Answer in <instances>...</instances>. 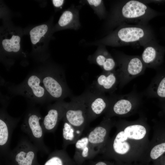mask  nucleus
I'll return each mask as SVG.
<instances>
[{
  "instance_id": "obj_2",
  "label": "nucleus",
  "mask_w": 165,
  "mask_h": 165,
  "mask_svg": "<svg viewBox=\"0 0 165 165\" xmlns=\"http://www.w3.org/2000/svg\"><path fill=\"white\" fill-rule=\"evenodd\" d=\"M155 39L153 31L147 25L123 24L105 37L88 43V45H103L112 47L131 45L144 47Z\"/></svg>"
},
{
  "instance_id": "obj_27",
  "label": "nucleus",
  "mask_w": 165,
  "mask_h": 165,
  "mask_svg": "<svg viewBox=\"0 0 165 165\" xmlns=\"http://www.w3.org/2000/svg\"><path fill=\"white\" fill-rule=\"evenodd\" d=\"M44 165H63V164L61 158L57 156H54L47 161Z\"/></svg>"
},
{
  "instance_id": "obj_13",
  "label": "nucleus",
  "mask_w": 165,
  "mask_h": 165,
  "mask_svg": "<svg viewBox=\"0 0 165 165\" xmlns=\"http://www.w3.org/2000/svg\"><path fill=\"white\" fill-rule=\"evenodd\" d=\"M44 85L47 91L53 97L58 99L64 95V90L61 82L53 77L48 76L43 80Z\"/></svg>"
},
{
  "instance_id": "obj_15",
  "label": "nucleus",
  "mask_w": 165,
  "mask_h": 165,
  "mask_svg": "<svg viewBox=\"0 0 165 165\" xmlns=\"http://www.w3.org/2000/svg\"><path fill=\"white\" fill-rule=\"evenodd\" d=\"M53 108L50 110L44 119L43 123L45 128L48 130L53 129L57 124L61 116V108Z\"/></svg>"
},
{
  "instance_id": "obj_31",
  "label": "nucleus",
  "mask_w": 165,
  "mask_h": 165,
  "mask_svg": "<svg viewBox=\"0 0 165 165\" xmlns=\"http://www.w3.org/2000/svg\"><path fill=\"white\" fill-rule=\"evenodd\" d=\"M161 102L162 103V104L163 105V107L164 108V110L165 111V100H160Z\"/></svg>"
},
{
  "instance_id": "obj_9",
  "label": "nucleus",
  "mask_w": 165,
  "mask_h": 165,
  "mask_svg": "<svg viewBox=\"0 0 165 165\" xmlns=\"http://www.w3.org/2000/svg\"><path fill=\"white\" fill-rule=\"evenodd\" d=\"M107 134L103 121L92 129L88 133V139L91 153L102 151Z\"/></svg>"
},
{
  "instance_id": "obj_26",
  "label": "nucleus",
  "mask_w": 165,
  "mask_h": 165,
  "mask_svg": "<svg viewBox=\"0 0 165 165\" xmlns=\"http://www.w3.org/2000/svg\"><path fill=\"white\" fill-rule=\"evenodd\" d=\"M8 130L6 123L1 119H0V145H5L8 138Z\"/></svg>"
},
{
  "instance_id": "obj_18",
  "label": "nucleus",
  "mask_w": 165,
  "mask_h": 165,
  "mask_svg": "<svg viewBox=\"0 0 165 165\" xmlns=\"http://www.w3.org/2000/svg\"><path fill=\"white\" fill-rule=\"evenodd\" d=\"M20 37L16 35H13L9 38L4 39L2 45L4 49L8 52H17L20 49Z\"/></svg>"
},
{
  "instance_id": "obj_17",
  "label": "nucleus",
  "mask_w": 165,
  "mask_h": 165,
  "mask_svg": "<svg viewBox=\"0 0 165 165\" xmlns=\"http://www.w3.org/2000/svg\"><path fill=\"white\" fill-rule=\"evenodd\" d=\"M82 133L77 131L69 123L65 122L63 129L62 135L64 139L70 144H75L79 139Z\"/></svg>"
},
{
  "instance_id": "obj_1",
  "label": "nucleus",
  "mask_w": 165,
  "mask_h": 165,
  "mask_svg": "<svg viewBox=\"0 0 165 165\" xmlns=\"http://www.w3.org/2000/svg\"><path fill=\"white\" fill-rule=\"evenodd\" d=\"M161 14L142 1H119L112 9L104 28L107 31L112 30L123 24L147 25L149 21Z\"/></svg>"
},
{
  "instance_id": "obj_23",
  "label": "nucleus",
  "mask_w": 165,
  "mask_h": 165,
  "mask_svg": "<svg viewBox=\"0 0 165 165\" xmlns=\"http://www.w3.org/2000/svg\"><path fill=\"white\" fill-rule=\"evenodd\" d=\"M40 118L35 115H32L29 118L28 122L33 136L37 138H41L42 135V131L40 125Z\"/></svg>"
},
{
  "instance_id": "obj_11",
  "label": "nucleus",
  "mask_w": 165,
  "mask_h": 165,
  "mask_svg": "<svg viewBox=\"0 0 165 165\" xmlns=\"http://www.w3.org/2000/svg\"><path fill=\"white\" fill-rule=\"evenodd\" d=\"M112 105L113 112L117 115H123L129 112L131 110L133 104L138 100L139 97L133 93L124 95L118 98L113 99Z\"/></svg>"
},
{
  "instance_id": "obj_12",
  "label": "nucleus",
  "mask_w": 165,
  "mask_h": 165,
  "mask_svg": "<svg viewBox=\"0 0 165 165\" xmlns=\"http://www.w3.org/2000/svg\"><path fill=\"white\" fill-rule=\"evenodd\" d=\"M147 94L152 97L165 100V69L158 72L147 90Z\"/></svg>"
},
{
  "instance_id": "obj_14",
  "label": "nucleus",
  "mask_w": 165,
  "mask_h": 165,
  "mask_svg": "<svg viewBox=\"0 0 165 165\" xmlns=\"http://www.w3.org/2000/svg\"><path fill=\"white\" fill-rule=\"evenodd\" d=\"M81 5H87L94 10V13L101 20L105 18L107 13L104 2L102 0H82L79 1Z\"/></svg>"
},
{
  "instance_id": "obj_20",
  "label": "nucleus",
  "mask_w": 165,
  "mask_h": 165,
  "mask_svg": "<svg viewBox=\"0 0 165 165\" xmlns=\"http://www.w3.org/2000/svg\"><path fill=\"white\" fill-rule=\"evenodd\" d=\"M48 29L47 26L45 24L37 26L31 29L30 31V35L32 44L35 45L38 43L46 34Z\"/></svg>"
},
{
  "instance_id": "obj_16",
  "label": "nucleus",
  "mask_w": 165,
  "mask_h": 165,
  "mask_svg": "<svg viewBox=\"0 0 165 165\" xmlns=\"http://www.w3.org/2000/svg\"><path fill=\"white\" fill-rule=\"evenodd\" d=\"M128 138L135 140H140L145 136L146 133L145 128L140 125L129 126L124 130Z\"/></svg>"
},
{
  "instance_id": "obj_4",
  "label": "nucleus",
  "mask_w": 165,
  "mask_h": 165,
  "mask_svg": "<svg viewBox=\"0 0 165 165\" xmlns=\"http://www.w3.org/2000/svg\"><path fill=\"white\" fill-rule=\"evenodd\" d=\"M117 58L119 68L116 72L121 87L141 75L146 68L139 56L118 55Z\"/></svg>"
},
{
  "instance_id": "obj_6",
  "label": "nucleus",
  "mask_w": 165,
  "mask_h": 165,
  "mask_svg": "<svg viewBox=\"0 0 165 165\" xmlns=\"http://www.w3.org/2000/svg\"><path fill=\"white\" fill-rule=\"evenodd\" d=\"M141 59L146 68L158 69L163 64L165 49L155 39L144 47Z\"/></svg>"
},
{
  "instance_id": "obj_22",
  "label": "nucleus",
  "mask_w": 165,
  "mask_h": 165,
  "mask_svg": "<svg viewBox=\"0 0 165 165\" xmlns=\"http://www.w3.org/2000/svg\"><path fill=\"white\" fill-rule=\"evenodd\" d=\"M34 157V153L32 151H21L16 155L15 160L18 165H31Z\"/></svg>"
},
{
  "instance_id": "obj_7",
  "label": "nucleus",
  "mask_w": 165,
  "mask_h": 165,
  "mask_svg": "<svg viewBox=\"0 0 165 165\" xmlns=\"http://www.w3.org/2000/svg\"><path fill=\"white\" fill-rule=\"evenodd\" d=\"M82 6L73 5L64 11L61 16L54 30L65 29L79 30L81 27L79 11Z\"/></svg>"
},
{
  "instance_id": "obj_5",
  "label": "nucleus",
  "mask_w": 165,
  "mask_h": 165,
  "mask_svg": "<svg viewBox=\"0 0 165 165\" xmlns=\"http://www.w3.org/2000/svg\"><path fill=\"white\" fill-rule=\"evenodd\" d=\"M88 91L87 109L89 123L104 112L112 98H109L104 94L94 88Z\"/></svg>"
},
{
  "instance_id": "obj_30",
  "label": "nucleus",
  "mask_w": 165,
  "mask_h": 165,
  "mask_svg": "<svg viewBox=\"0 0 165 165\" xmlns=\"http://www.w3.org/2000/svg\"><path fill=\"white\" fill-rule=\"evenodd\" d=\"M95 165H107V163H106L103 162L101 161V162H99L95 164Z\"/></svg>"
},
{
  "instance_id": "obj_25",
  "label": "nucleus",
  "mask_w": 165,
  "mask_h": 165,
  "mask_svg": "<svg viewBox=\"0 0 165 165\" xmlns=\"http://www.w3.org/2000/svg\"><path fill=\"white\" fill-rule=\"evenodd\" d=\"M165 152V142L156 145L154 146L150 152V157L152 160H157Z\"/></svg>"
},
{
  "instance_id": "obj_21",
  "label": "nucleus",
  "mask_w": 165,
  "mask_h": 165,
  "mask_svg": "<svg viewBox=\"0 0 165 165\" xmlns=\"http://www.w3.org/2000/svg\"><path fill=\"white\" fill-rule=\"evenodd\" d=\"M40 82L39 78L36 75L30 76L28 81V84L31 88L33 94L38 97H42L44 94L43 88L39 85Z\"/></svg>"
},
{
  "instance_id": "obj_24",
  "label": "nucleus",
  "mask_w": 165,
  "mask_h": 165,
  "mask_svg": "<svg viewBox=\"0 0 165 165\" xmlns=\"http://www.w3.org/2000/svg\"><path fill=\"white\" fill-rule=\"evenodd\" d=\"M112 148L116 154L123 155L128 152L130 148V145L126 141L115 137L113 141Z\"/></svg>"
},
{
  "instance_id": "obj_8",
  "label": "nucleus",
  "mask_w": 165,
  "mask_h": 165,
  "mask_svg": "<svg viewBox=\"0 0 165 165\" xmlns=\"http://www.w3.org/2000/svg\"><path fill=\"white\" fill-rule=\"evenodd\" d=\"M88 60L90 62L100 66L105 72L113 71L116 66L115 60L107 50L106 46L103 45L98 46L95 52L89 56Z\"/></svg>"
},
{
  "instance_id": "obj_3",
  "label": "nucleus",
  "mask_w": 165,
  "mask_h": 165,
  "mask_svg": "<svg viewBox=\"0 0 165 165\" xmlns=\"http://www.w3.org/2000/svg\"><path fill=\"white\" fill-rule=\"evenodd\" d=\"M87 96L86 91L73 97L71 102L68 104L64 114L67 122L82 134L89 123L87 109Z\"/></svg>"
},
{
  "instance_id": "obj_19",
  "label": "nucleus",
  "mask_w": 165,
  "mask_h": 165,
  "mask_svg": "<svg viewBox=\"0 0 165 165\" xmlns=\"http://www.w3.org/2000/svg\"><path fill=\"white\" fill-rule=\"evenodd\" d=\"M75 144V154H79L82 157L86 158L91 153L87 136L79 139Z\"/></svg>"
},
{
  "instance_id": "obj_29",
  "label": "nucleus",
  "mask_w": 165,
  "mask_h": 165,
  "mask_svg": "<svg viewBox=\"0 0 165 165\" xmlns=\"http://www.w3.org/2000/svg\"><path fill=\"white\" fill-rule=\"evenodd\" d=\"M157 165H165V158L161 160L160 162H158Z\"/></svg>"
},
{
  "instance_id": "obj_28",
  "label": "nucleus",
  "mask_w": 165,
  "mask_h": 165,
  "mask_svg": "<svg viewBox=\"0 0 165 165\" xmlns=\"http://www.w3.org/2000/svg\"><path fill=\"white\" fill-rule=\"evenodd\" d=\"M64 2L63 0H53L52 3L54 6L57 8H61Z\"/></svg>"
},
{
  "instance_id": "obj_10",
  "label": "nucleus",
  "mask_w": 165,
  "mask_h": 165,
  "mask_svg": "<svg viewBox=\"0 0 165 165\" xmlns=\"http://www.w3.org/2000/svg\"><path fill=\"white\" fill-rule=\"evenodd\" d=\"M118 83V79L115 70L108 72L103 71L97 77L94 88L104 93L112 90Z\"/></svg>"
}]
</instances>
